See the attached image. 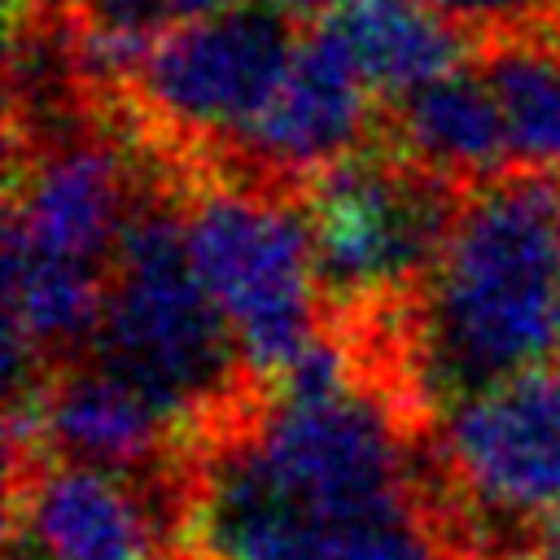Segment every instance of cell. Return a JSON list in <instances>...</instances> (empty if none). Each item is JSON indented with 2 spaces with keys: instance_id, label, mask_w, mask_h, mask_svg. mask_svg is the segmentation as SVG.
I'll return each instance as SVG.
<instances>
[{
  "instance_id": "obj_1",
  "label": "cell",
  "mask_w": 560,
  "mask_h": 560,
  "mask_svg": "<svg viewBox=\"0 0 560 560\" xmlns=\"http://www.w3.org/2000/svg\"><path fill=\"white\" fill-rule=\"evenodd\" d=\"M184 560H494L411 381L324 332L175 459Z\"/></svg>"
},
{
  "instance_id": "obj_2",
  "label": "cell",
  "mask_w": 560,
  "mask_h": 560,
  "mask_svg": "<svg viewBox=\"0 0 560 560\" xmlns=\"http://www.w3.org/2000/svg\"><path fill=\"white\" fill-rule=\"evenodd\" d=\"M560 350V179L512 171L464 197L407 319V381L451 402L547 368Z\"/></svg>"
},
{
  "instance_id": "obj_3",
  "label": "cell",
  "mask_w": 560,
  "mask_h": 560,
  "mask_svg": "<svg viewBox=\"0 0 560 560\" xmlns=\"http://www.w3.org/2000/svg\"><path fill=\"white\" fill-rule=\"evenodd\" d=\"M79 359L153 402L184 446L258 389L197 276L179 175L166 162L122 232L92 341Z\"/></svg>"
},
{
  "instance_id": "obj_4",
  "label": "cell",
  "mask_w": 560,
  "mask_h": 560,
  "mask_svg": "<svg viewBox=\"0 0 560 560\" xmlns=\"http://www.w3.org/2000/svg\"><path fill=\"white\" fill-rule=\"evenodd\" d=\"M468 192L381 140L306 184L302 206L328 328L407 341V319Z\"/></svg>"
},
{
  "instance_id": "obj_5",
  "label": "cell",
  "mask_w": 560,
  "mask_h": 560,
  "mask_svg": "<svg viewBox=\"0 0 560 560\" xmlns=\"http://www.w3.org/2000/svg\"><path fill=\"white\" fill-rule=\"evenodd\" d=\"M184 232L249 376L280 381L328 332L302 192L219 171H175Z\"/></svg>"
},
{
  "instance_id": "obj_6",
  "label": "cell",
  "mask_w": 560,
  "mask_h": 560,
  "mask_svg": "<svg viewBox=\"0 0 560 560\" xmlns=\"http://www.w3.org/2000/svg\"><path fill=\"white\" fill-rule=\"evenodd\" d=\"M302 35L284 4L232 0L158 39L109 105L166 166H210L271 105Z\"/></svg>"
},
{
  "instance_id": "obj_7",
  "label": "cell",
  "mask_w": 560,
  "mask_h": 560,
  "mask_svg": "<svg viewBox=\"0 0 560 560\" xmlns=\"http://www.w3.org/2000/svg\"><path fill=\"white\" fill-rule=\"evenodd\" d=\"M438 451L494 560L538 542L560 508V363L451 402Z\"/></svg>"
},
{
  "instance_id": "obj_8",
  "label": "cell",
  "mask_w": 560,
  "mask_h": 560,
  "mask_svg": "<svg viewBox=\"0 0 560 560\" xmlns=\"http://www.w3.org/2000/svg\"><path fill=\"white\" fill-rule=\"evenodd\" d=\"M9 538L35 560H184L175 468L144 477L61 455L18 459Z\"/></svg>"
},
{
  "instance_id": "obj_9",
  "label": "cell",
  "mask_w": 560,
  "mask_h": 560,
  "mask_svg": "<svg viewBox=\"0 0 560 560\" xmlns=\"http://www.w3.org/2000/svg\"><path fill=\"white\" fill-rule=\"evenodd\" d=\"M381 140V105L363 74L324 22H306L298 57L276 88L271 105L249 122V131L219 153L210 166L245 184L306 192L324 171L368 153Z\"/></svg>"
},
{
  "instance_id": "obj_10",
  "label": "cell",
  "mask_w": 560,
  "mask_h": 560,
  "mask_svg": "<svg viewBox=\"0 0 560 560\" xmlns=\"http://www.w3.org/2000/svg\"><path fill=\"white\" fill-rule=\"evenodd\" d=\"M381 144L464 188L512 175L503 114L472 61L381 105Z\"/></svg>"
},
{
  "instance_id": "obj_11",
  "label": "cell",
  "mask_w": 560,
  "mask_h": 560,
  "mask_svg": "<svg viewBox=\"0 0 560 560\" xmlns=\"http://www.w3.org/2000/svg\"><path fill=\"white\" fill-rule=\"evenodd\" d=\"M319 22L337 35L376 105H389L455 70L464 44H472L429 0H346Z\"/></svg>"
},
{
  "instance_id": "obj_12",
  "label": "cell",
  "mask_w": 560,
  "mask_h": 560,
  "mask_svg": "<svg viewBox=\"0 0 560 560\" xmlns=\"http://www.w3.org/2000/svg\"><path fill=\"white\" fill-rule=\"evenodd\" d=\"M472 66L503 114L512 171L560 179V35L481 39Z\"/></svg>"
},
{
  "instance_id": "obj_13",
  "label": "cell",
  "mask_w": 560,
  "mask_h": 560,
  "mask_svg": "<svg viewBox=\"0 0 560 560\" xmlns=\"http://www.w3.org/2000/svg\"><path fill=\"white\" fill-rule=\"evenodd\" d=\"M472 44L503 35H560V0H429Z\"/></svg>"
},
{
  "instance_id": "obj_14",
  "label": "cell",
  "mask_w": 560,
  "mask_h": 560,
  "mask_svg": "<svg viewBox=\"0 0 560 560\" xmlns=\"http://www.w3.org/2000/svg\"><path fill=\"white\" fill-rule=\"evenodd\" d=\"M276 4H284L289 13H298V18L306 22V18H324V13H332V9L346 4V0H276Z\"/></svg>"
},
{
  "instance_id": "obj_15",
  "label": "cell",
  "mask_w": 560,
  "mask_h": 560,
  "mask_svg": "<svg viewBox=\"0 0 560 560\" xmlns=\"http://www.w3.org/2000/svg\"><path fill=\"white\" fill-rule=\"evenodd\" d=\"M538 547H542V551H551V556L560 560V508L538 525Z\"/></svg>"
},
{
  "instance_id": "obj_16",
  "label": "cell",
  "mask_w": 560,
  "mask_h": 560,
  "mask_svg": "<svg viewBox=\"0 0 560 560\" xmlns=\"http://www.w3.org/2000/svg\"><path fill=\"white\" fill-rule=\"evenodd\" d=\"M179 4V13H184V22H197V18H206V13H214V9H228L232 0H175Z\"/></svg>"
},
{
  "instance_id": "obj_17",
  "label": "cell",
  "mask_w": 560,
  "mask_h": 560,
  "mask_svg": "<svg viewBox=\"0 0 560 560\" xmlns=\"http://www.w3.org/2000/svg\"><path fill=\"white\" fill-rule=\"evenodd\" d=\"M499 560H556L551 551H542L538 542H529V547H521V551H508V556H499Z\"/></svg>"
},
{
  "instance_id": "obj_18",
  "label": "cell",
  "mask_w": 560,
  "mask_h": 560,
  "mask_svg": "<svg viewBox=\"0 0 560 560\" xmlns=\"http://www.w3.org/2000/svg\"><path fill=\"white\" fill-rule=\"evenodd\" d=\"M31 4H66V0H9V18L22 13V9H31Z\"/></svg>"
},
{
  "instance_id": "obj_19",
  "label": "cell",
  "mask_w": 560,
  "mask_h": 560,
  "mask_svg": "<svg viewBox=\"0 0 560 560\" xmlns=\"http://www.w3.org/2000/svg\"><path fill=\"white\" fill-rule=\"evenodd\" d=\"M9 560H35V556H31V551H26L18 538H9Z\"/></svg>"
}]
</instances>
